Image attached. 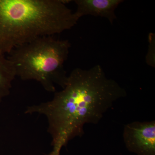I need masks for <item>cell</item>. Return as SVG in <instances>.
<instances>
[{
  "label": "cell",
  "instance_id": "cell-1",
  "mask_svg": "<svg viewBox=\"0 0 155 155\" xmlns=\"http://www.w3.org/2000/svg\"><path fill=\"white\" fill-rule=\"evenodd\" d=\"M127 96L117 81L108 78L102 67L73 69L66 86L55 92L52 100L28 106L25 114H38L48 120L53 150L47 155H61L63 147L84 134L86 124H98L114 103Z\"/></svg>",
  "mask_w": 155,
  "mask_h": 155
},
{
  "label": "cell",
  "instance_id": "cell-2",
  "mask_svg": "<svg viewBox=\"0 0 155 155\" xmlns=\"http://www.w3.org/2000/svg\"><path fill=\"white\" fill-rule=\"evenodd\" d=\"M64 0H0V54L71 29L79 19Z\"/></svg>",
  "mask_w": 155,
  "mask_h": 155
},
{
  "label": "cell",
  "instance_id": "cell-3",
  "mask_svg": "<svg viewBox=\"0 0 155 155\" xmlns=\"http://www.w3.org/2000/svg\"><path fill=\"white\" fill-rule=\"evenodd\" d=\"M71 44L53 35L41 37L14 49L8 57L22 80L39 82L45 90L56 92V85L64 88L68 75L64 65Z\"/></svg>",
  "mask_w": 155,
  "mask_h": 155
},
{
  "label": "cell",
  "instance_id": "cell-4",
  "mask_svg": "<svg viewBox=\"0 0 155 155\" xmlns=\"http://www.w3.org/2000/svg\"><path fill=\"white\" fill-rule=\"evenodd\" d=\"M126 148L137 155H155V121L134 122L124 127Z\"/></svg>",
  "mask_w": 155,
  "mask_h": 155
},
{
  "label": "cell",
  "instance_id": "cell-5",
  "mask_svg": "<svg viewBox=\"0 0 155 155\" xmlns=\"http://www.w3.org/2000/svg\"><path fill=\"white\" fill-rule=\"evenodd\" d=\"M122 0H75V14L78 19L86 15L104 17L111 24L116 19L115 11Z\"/></svg>",
  "mask_w": 155,
  "mask_h": 155
},
{
  "label": "cell",
  "instance_id": "cell-6",
  "mask_svg": "<svg viewBox=\"0 0 155 155\" xmlns=\"http://www.w3.org/2000/svg\"><path fill=\"white\" fill-rule=\"evenodd\" d=\"M17 77L14 65L5 55L0 54V103L11 93L12 83Z\"/></svg>",
  "mask_w": 155,
  "mask_h": 155
}]
</instances>
